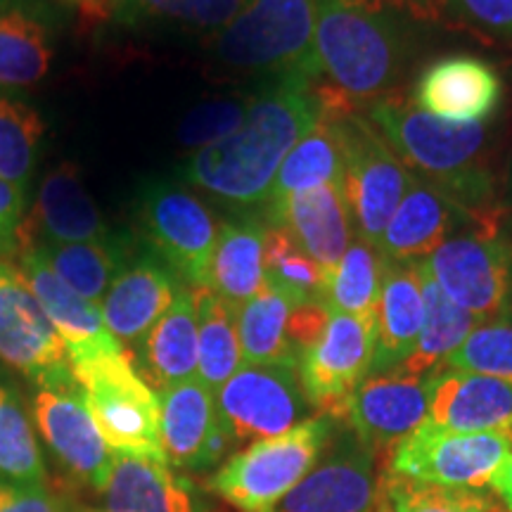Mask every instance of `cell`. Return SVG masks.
Returning <instances> with one entry per match:
<instances>
[{
    "label": "cell",
    "instance_id": "cell-3",
    "mask_svg": "<svg viewBox=\"0 0 512 512\" xmlns=\"http://www.w3.org/2000/svg\"><path fill=\"white\" fill-rule=\"evenodd\" d=\"M366 117L380 128L406 169L470 211L479 228H498L496 176L486 124H453L418 110L408 98L370 102Z\"/></svg>",
    "mask_w": 512,
    "mask_h": 512
},
{
    "label": "cell",
    "instance_id": "cell-25",
    "mask_svg": "<svg viewBox=\"0 0 512 512\" xmlns=\"http://www.w3.org/2000/svg\"><path fill=\"white\" fill-rule=\"evenodd\" d=\"M425 323V297H422V261L384 259L380 299L375 309V356L373 370L392 373L411 358Z\"/></svg>",
    "mask_w": 512,
    "mask_h": 512
},
{
    "label": "cell",
    "instance_id": "cell-24",
    "mask_svg": "<svg viewBox=\"0 0 512 512\" xmlns=\"http://www.w3.org/2000/svg\"><path fill=\"white\" fill-rule=\"evenodd\" d=\"M264 216L268 228H285L325 273L356 238L351 211L337 183L297 192Z\"/></svg>",
    "mask_w": 512,
    "mask_h": 512
},
{
    "label": "cell",
    "instance_id": "cell-8",
    "mask_svg": "<svg viewBox=\"0 0 512 512\" xmlns=\"http://www.w3.org/2000/svg\"><path fill=\"white\" fill-rule=\"evenodd\" d=\"M425 266L446 297L479 323L512 320V240L498 228L453 235Z\"/></svg>",
    "mask_w": 512,
    "mask_h": 512
},
{
    "label": "cell",
    "instance_id": "cell-35",
    "mask_svg": "<svg viewBox=\"0 0 512 512\" xmlns=\"http://www.w3.org/2000/svg\"><path fill=\"white\" fill-rule=\"evenodd\" d=\"M384 275V259L375 247L354 238L342 259L328 271L320 304L332 313L375 318Z\"/></svg>",
    "mask_w": 512,
    "mask_h": 512
},
{
    "label": "cell",
    "instance_id": "cell-20",
    "mask_svg": "<svg viewBox=\"0 0 512 512\" xmlns=\"http://www.w3.org/2000/svg\"><path fill=\"white\" fill-rule=\"evenodd\" d=\"M166 463L188 470L209 467L233 444L216 413V396L200 377L159 392Z\"/></svg>",
    "mask_w": 512,
    "mask_h": 512
},
{
    "label": "cell",
    "instance_id": "cell-6",
    "mask_svg": "<svg viewBox=\"0 0 512 512\" xmlns=\"http://www.w3.org/2000/svg\"><path fill=\"white\" fill-rule=\"evenodd\" d=\"M95 425L117 456L166 463L162 401L126 354L102 356L74 368Z\"/></svg>",
    "mask_w": 512,
    "mask_h": 512
},
{
    "label": "cell",
    "instance_id": "cell-29",
    "mask_svg": "<svg viewBox=\"0 0 512 512\" xmlns=\"http://www.w3.org/2000/svg\"><path fill=\"white\" fill-rule=\"evenodd\" d=\"M266 226L259 221L219 223L209 266L207 290L219 294L235 309L266 287Z\"/></svg>",
    "mask_w": 512,
    "mask_h": 512
},
{
    "label": "cell",
    "instance_id": "cell-7",
    "mask_svg": "<svg viewBox=\"0 0 512 512\" xmlns=\"http://www.w3.org/2000/svg\"><path fill=\"white\" fill-rule=\"evenodd\" d=\"M339 126L344 143V200L351 211L356 238L377 249L384 228L406 195L411 171L380 128L356 107L342 112Z\"/></svg>",
    "mask_w": 512,
    "mask_h": 512
},
{
    "label": "cell",
    "instance_id": "cell-12",
    "mask_svg": "<svg viewBox=\"0 0 512 512\" xmlns=\"http://www.w3.org/2000/svg\"><path fill=\"white\" fill-rule=\"evenodd\" d=\"M216 413L235 444L261 441L290 432L306 420V401L299 370L290 366H247L223 384Z\"/></svg>",
    "mask_w": 512,
    "mask_h": 512
},
{
    "label": "cell",
    "instance_id": "cell-5",
    "mask_svg": "<svg viewBox=\"0 0 512 512\" xmlns=\"http://www.w3.org/2000/svg\"><path fill=\"white\" fill-rule=\"evenodd\" d=\"M330 437V418H306L290 432L249 444L211 477L209 489L240 512H273L309 475Z\"/></svg>",
    "mask_w": 512,
    "mask_h": 512
},
{
    "label": "cell",
    "instance_id": "cell-30",
    "mask_svg": "<svg viewBox=\"0 0 512 512\" xmlns=\"http://www.w3.org/2000/svg\"><path fill=\"white\" fill-rule=\"evenodd\" d=\"M309 299L266 283L256 297L238 309L242 361L247 366H290L299 370V354L290 337L292 311Z\"/></svg>",
    "mask_w": 512,
    "mask_h": 512
},
{
    "label": "cell",
    "instance_id": "cell-19",
    "mask_svg": "<svg viewBox=\"0 0 512 512\" xmlns=\"http://www.w3.org/2000/svg\"><path fill=\"white\" fill-rule=\"evenodd\" d=\"M475 228H479V223L470 211L439 188L411 174L406 195L384 228L377 252L382 259L396 264L422 261L448 238Z\"/></svg>",
    "mask_w": 512,
    "mask_h": 512
},
{
    "label": "cell",
    "instance_id": "cell-36",
    "mask_svg": "<svg viewBox=\"0 0 512 512\" xmlns=\"http://www.w3.org/2000/svg\"><path fill=\"white\" fill-rule=\"evenodd\" d=\"M41 114L24 100L0 93V178L17 188H27L41 145Z\"/></svg>",
    "mask_w": 512,
    "mask_h": 512
},
{
    "label": "cell",
    "instance_id": "cell-2",
    "mask_svg": "<svg viewBox=\"0 0 512 512\" xmlns=\"http://www.w3.org/2000/svg\"><path fill=\"white\" fill-rule=\"evenodd\" d=\"M425 12L401 0H316L313 53L320 74L354 105L394 95Z\"/></svg>",
    "mask_w": 512,
    "mask_h": 512
},
{
    "label": "cell",
    "instance_id": "cell-40",
    "mask_svg": "<svg viewBox=\"0 0 512 512\" xmlns=\"http://www.w3.org/2000/svg\"><path fill=\"white\" fill-rule=\"evenodd\" d=\"M266 283L294 294L299 299L320 302L328 273L320 268L285 228L266 226Z\"/></svg>",
    "mask_w": 512,
    "mask_h": 512
},
{
    "label": "cell",
    "instance_id": "cell-1",
    "mask_svg": "<svg viewBox=\"0 0 512 512\" xmlns=\"http://www.w3.org/2000/svg\"><path fill=\"white\" fill-rule=\"evenodd\" d=\"M320 112L316 79L278 76L266 91L252 95L247 117L230 136L192 152L183 166L185 181L235 207L264 204L285 157Z\"/></svg>",
    "mask_w": 512,
    "mask_h": 512
},
{
    "label": "cell",
    "instance_id": "cell-10",
    "mask_svg": "<svg viewBox=\"0 0 512 512\" xmlns=\"http://www.w3.org/2000/svg\"><path fill=\"white\" fill-rule=\"evenodd\" d=\"M0 358L48 392L76 387L67 347L22 271L0 256Z\"/></svg>",
    "mask_w": 512,
    "mask_h": 512
},
{
    "label": "cell",
    "instance_id": "cell-9",
    "mask_svg": "<svg viewBox=\"0 0 512 512\" xmlns=\"http://www.w3.org/2000/svg\"><path fill=\"white\" fill-rule=\"evenodd\" d=\"M512 453V427L444 432L422 425L389 453V475L439 486L484 489Z\"/></svg>",
    "mask_w": 512,
    "mask_h": 512
},
{
    "label": "cell",
    "instance_id": "cell-48",
    "mask_svg": "<svg viewBox=\"0 0 512 512\" xmlns=\"http://www.w3.org/2000/svg\"><path fill=\"white\" fill-rule=\"evenodd\" d=\"M72 3L86 5V8H107V5H117V0H72Z\"/></svg>",
    "mask_w": 512,
    "mask_h": 512
},
{
    "label": "cell",
    "instance_id": "cell-41",
    "mask_svg": "<svg viewBox=\"0 0 512 512\" xmlns=\"http://www.w3.org/2000/svg\"><path fill=\"white\" fill-rule=\"evenodd\" d=\"M446 368L496 377L512 384V320L477 325L448 356Z\"/></svg>",
    "mask_w": 512,
    "mask_h": 512
},
{
    "label": "cell",
    "instance_id": "cell-46",
    "mask_svg": "<svg viewBox=\"0 0 512 512\" xmlns=\"http://www.w3.org/2000/svg\"><path fill=\"white\" fill-rule=\"evenodd\" d=\"M491 486L496 489V496L501 498L505 510L512 512V453L505 458V463L498 467L494 479H491Z\"/></svg>",
    "mask_w": 512,
    "mask_h": 512
},
{
    "label": "cell",
    "instance_id": "cell-28",
    "mask_svg": "<svg viewBox=\"0 0 512 512\" xmlns=\"http://www.w3.org/2000/svg\"><path fill=\"white\" fill-rule=\"evenodd\" d=\"M140 363L159 392L197 377V306L188 287L178 292L169 311L140 339Z\"/></svg>",
    "mask_w": 512,
    "mask_h": 512
},
{
    "label": "cell",
    "instance_id": "cell-34",
    "mask_svg": "<svg viewBox=\"0 0 512 512\" xmlns=\"http://www.w3.org/2000/svg\"><path fill=\"white\" fill-rule=\"evenodd\" d=\"M50 38L41 19L19 5L0 3V88L41 81L50 67Z\"/></svg>",
    "mask_w": 512,
    "mask_h": 512
},
{
    "label": "cell",
    "instance_id": "cell-37",
    "mask_svg": "<svg viewBox=\"0 0 512 512\" xmlns=\"http://www.w3.org/2000/svg\"><path fill=\"white\" fill-rule=\"evenodd\" d=\"M384 496L392 512H508L501 498L465 486H439L387 475Z\"/></svg>",
    "mask_w": 512,
    "mask_h": 512
},
{
    "label": "cell",
    "instance_id": "cell-16",
    "mask_svg": "<svg viewBox=\"0 0 512 512\" xmlns=\"http://www.w3.org/2000/svg\"><path fill=\"white\" fill-rule=\"evenodd\" d=\"M377 491L375 453L344 434L273 512H373Z\"/></svg>",
    "mask_w": 512,
    "mask_h": 512
},
{
    "label": "cell",
    "instance_id": "cell-50",
    "mask_svg": "<svg viewBox=\"0 0 512 512\" xmlns=\"http://www.w3.org/2000/svg\"><path fill=\"white\" fill-rule=\"evenodd\" d=\"M384 512H392V510H384Z\"/></svg>",
    "mask_w": 512,
    "mask_h": 512
},
{
    "label": "cell",
    "instance_id": "cell-31",
    "mask_svg": "<svg viewBox=\"0 0 512 512\" xmlns=\"http://www.w3.org/2000/svg\"><path fill=\"white\" fill-rule=\"evenodd\" d=\"M422 297H425V323H422L418 347L399 368L401 373L418 377L446 368L448 356L465 342L477 325H482L472 313L460 309L446 297L437 280L427 271L425 259H422Z\"/></svg>",
    "mask_w": 512,
    "mask_h": 512
},
{
    "label": "cell",
    "instance_id": "cell-32",
    "mask_svg": "<svg viewBox=\"0 0 512 512\" xmlns=\"http://www.w3.org/2000/svg\"><path fill=\"white\" fill-rule=\"evenodd\" d=\"M192 294L197 306L200 344L197 377L216 394L245 363L238 335V309L211 290H192Z\"/></svg>",
    "mask_w": 512,
    "mask_h": 512
},
{
    "label": "cell",
    "instance_id": "cell-4",
    "mask_svg": "<svg viewBox=\"0 0 512 512\" xmlns=\"http://www.w3.org/2000/svg\"><path fill=\"white\" fill-rule=\"evenodd\" d=\"M316 0H247L221 31L211 50L230 69L245 74H306L318 79L313 53Z\"/></svg>",
    "mask_w": 512,
    "mask_h": 512
},
{
    "label": "cell",
    "instance_id": "cell-22",
    "mask_svg": "<svg viewBox=\"0 0 512 512\" xmlns=\"http://www.w3.org/2000/svg\"><path fill=\"white\" fill-rule=\"evenodd\" d=\"M425 425L444 432L512 427V384L456 368L434 370Z\"/></svg>",
    "mask_w": 512,
    "mask_h": 512
},
{
    "label": "cell",
    "instance_id": "cell-13",
    "mask_svg": "<svg viewBox=\"0 0 512 512\" xmlns=\"http://www.w3.org/2000/svg\"><path fill=\"white\" fill-rule=\"evenodd\" d=\"M140 221L164 264L174 268L195 290H207L219 233L211 211L188 190L176 185H152L143 197Z\"/></svg>",
    "mask_w": 512,
    "mask_h": 512
},
{
    "label": "cell",
    "instance_id": "cell-23",
    "mask_svg": "<svg viewBox=\"0 0 512 512\" xmlns=\"http://www.w3.org/2000/svg\"><path fill=\"white\" fill-rule=\"evenodd\" d=\"M320 105L323 112L306 136L292 147L285 157L283 166L278 169L273 188L264 202V214L280 207L287 197L297 192L318 188V185L337 183L342 185L344 176V143L339 117L349 107H356L347 95L339 93L335 86H318Z\"/></svg>",
    "mask_w": 512,
    "mask_h": 512
},
{
    "label": "cell",
    "instance_id": "cell-47",
    "mask_svg": "<svg viewBox=\"0 0 512 512\" xmlns=\"http://www.w3.org/2000/svg\"><path fill=\"white\" fill-rule=\"evenodd\" d=\"M503 207L508 214L512 216V152H510V162H508V171H505V185H503Z\"/></svg>",
    "mask_w": 512,
    "mask_h": 512
},
{
    "label": "cell",
    "instance_id": "cell-17",
    "mask_svg": "<svg viewBox=\"0 0 512 512\" xmlns=\"http://www.w3.org/2000/svg\"><path fill=\"white\" fill-rule=\"evenodd\" d=\"M501 95V76L489 62L472 55H451L422 69L408 100L437 119L482 124L496 112Z\"/></svg>",
    "mask_w": 512,
    "mask_h": 512
},
{
    "label": "cell",
    "instance_id": "cell-43",
    "mask_svg": "<svg viewBox=\"0 0 512 512\" xmlns=\"http://www.w3.org/2000/svg\"><path fill=\"white\" fill-rule=\"evenodd\" d=\"M460 19L512 43V0H444Z\"/></svg>",
    "mask_w": 512,
    "mask_h": 512
},
{
    "label": "cell",
    "instance_id": "cell-33",
    "mask_svg": "<svg viewBox=\"0 0 512 512\" xmlns=\"http://www.w3.org/2000/svg\"><path fill=\"white\" fill-rule=\"evenodd\" d=\"M50 268L81 297L102 304L114 280L126 271V245L107 238L98 242H69V245H41Z\"/></svg>",
    "mask_w": 512,
    "mask_h": 512
},
{
    "label": "cell",
    "instance_id": "cell-42",
    "mask_svg": "<svg viewBox=\"0 0 512 512\" xmlns=\"http://www.w3.org/2000/svg\"><path fill=\"white\" fill-rule=\"evenodd\" d=\"M252 98H223L197 105L178 128V140L188 150H202L219 143L242 124Z\"/></svg>",
    "mask_w": 512,
    "mask_h": 512
},
{
    "label": "cell",
    "instance_id": "cell-21",
    "mask_svg": "<svg viewBox=\"0 0 512 512\" xmlns=\"http://www.w3.org/2000/svg\"><path fill=\"white\" fill-rule=\"evenodd\" d=\"M112 238L110 228L83 188L74 164L64 162L43 178L29 219L19 228V252L41 245L98 242Z\"/></svg>",
    "mask_w": 512,
    "mask_h": 512
},
{
    "label": "cell",
    "instance_id": "cell-49",
    "mask_svg": "<svg viewBox=\"0 0 512 512\" xmlns=\"http://www.w3.org/2000/svg\"><path fill=\"white\" fill-rule=\"evenodd\" d=\"M401 3L413 5V8L420 12H427V8H432V0H401Z\"/></svg>",
    "mask_w": 512,
    "mask_h": 512
},
{
    "label": "cell",
    "instance_id": "cell-45",
    "mask_svg": "<svg viewBox=\"0 0 512 512\" xmlns=\"http://www.w3.org/2000/svg\"><path fill=\"white\" fill-rule=\"evenodd\" d=\"M24 209H27V188H17L0 178V256L19 249Z\"/></svg>",
    "mask_w": 512,
    "mask_h": 512
},
{
    "label": "cell",
    "instance_id": "cell-38",
    "mask_svg": "<svg viewBox=\"0 0 512 512\" xmlns=\"http://www.w3.org/2000/svg\"><path fill=\"white\" fill-rule=\"evenodd\" d=\"M0 475L17 484H41L46 477L41 448L22 403L0 384Z\"/></svg>",
    "mask_w": 512,
    "mask_h": 512
},
{
    "label": "cell",
    "instance_id": "cell-18",
    "mask_svg": "<svg viewBox=\"0 0 512 512\" xmlns=\"http://www.w3.org/2000/svg\"><path fill=\"white\" fill-rule=\"evenodd\" d=\"M34 415L43 439L72 475L95 489H105L117 453L95 425L83 392L76 387L64 392L41 389L34 399Z\"/></svg>",
    "mask_w": 512,
    "mask_h": 512
},
{
    "label": "cell",
    "instance_id": "cell-14",
    "mask_svg": "<svg viewBox=\"0 0 512 512\" xmlns=\"http://www.w3.org/2000/svg\"><path fill=\"white\" fill-rule=\"evenodd\" d=\"M19 271L27 280L31 292L48 313L57 335L67 347L72 366H83L102 356L124 354L121 342L107 328L102 306L81 297L57 275L41 249L29 247L19 252Z\"/></svg>",
    "mask_w": 512,
    "mask_h": 512
},
{
    "label": "cell",
    "instance_id": "cell-11",
    "mask_svg": "<svg viewBox=\"0 0 512 512\" xmlns=\"http://www.w3.org/2000/svg\"><path fill=\"white\" fill-rule=\"evenodd\" d=\"M375 318L332 313L299 361L306 401L330 420H347L351 396L373 370Z\"/></svg>",
    "mask_w": 512,
    "mask_h": 512
},
{
    "label": "cell",
    "instance_id": "cell-39",
    "mask_svg": "<svg viewBox=\"0 0 512 512\" xmlns=\"http://www.w3.org/2000/svg\"><path fill=\"white\" fill-rule=\"evenodd\" d=\"M247 0H117L124 22H169L214 36Z\"/></svg>",
    "mask_w": 512,
    "mask_h": 512
},
{
    "label": "cell",
    "instance_id": "cell-44",
    "mask_svg": "<svg viewBox=\"0 0 512 512\" xmlns=\"http://www.w3.org/2000/svg\"><path fill=\"white\" fill-rule=\"evenodd\" d=\"M0 512H72V508L41 484L0 482Z\"/></svg>",
    "mask_w": 512,
    "mask_h": 512
},
{
    "label": "cell",
    "instance_id": "cell-27",
    "mask_svg": "<svg viewBox=\"0 0 512 512\" xmlns=\"http://www.w3.org/2000/svg\"><path fill=\"white\" fill-rule=\"evenodd\" d=\"M105 512H197L188 479L169 470V463L117 456L105 489Z\"/></svg>",
    "mask_w": 512,
    "mask_h": 512
},
{
    "label": "cell",
    "instance_id": "cell-15",
    "mask_svg": "<svg viewBox=\"0 0 512 512\" xmlns=\"http://www.w3.org/2000/svg\"><path fill=\"white\" fill-rule=\"evenodd\" d=\"M430 375L418 377L392 370L368 375L349 403V425L373 453H392L427 418Z\"/></svg>",
    "mask_w": 512,
    "mask_h": 512
},
{
    "label": "cell",
    "instance_id": "cell-26",
    "mask_svg": "<svg viewBox=\"0 0 512 512\" xmlns=\"http://www.w3.org/2000/svg\"><path fill=\"white\" fill-rule=\"evenodd\" d=\"M183 287L169 268L152 259L128 266L100 304L107 328L119 342H140Z\"/></svg>",
    "mask_w": 512,
    "mask_h": 512
}]
</instances>
